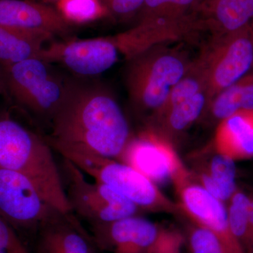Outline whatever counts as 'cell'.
<instances>
[{
  "mask_svg": "<svg viewBox=\"0 0 253 253\" xmlns=\"http://www.w3.org/2000/svg\"></svg>",
  "mask_w": 253,
  "mask_h": 253,
  "instance_id": "obj_32",
  "label": "cell"
},
{
  "mask_svg": "<svg viewBox=\"0 0 253 253\" xmlns=\"http://www.w3.org/2000/svg\"><path fill=\"white\" fill-rule=\"evenodd\" d=\"M186 242L190 253H225L220 243L209 229L194 223L188 229Z\"/></svg>",
  "mask_w": 253,
  "mask_h": 253,
  "instance_id": "obj_25",
  "label": "cell"
},
{
  "mask_svg": "<svg viewBox=\"0 0 253 253\" xmlns=\"http://www.w3.org/2000/svg\"><path fill=\"white\" fill-rule=\"evenodd\" d=\"M234 162L225 155L216 152L203 170L192 174L193 178L197 179L198 184L216 199L226 202L237 188Z\"/></svg>",
  "mask_w": 253,
  "mask_h": 253,
  "instance_id": "obj_18",
  "label": "cell"
},
{
  "mask_svg": "<svg viewBox=\"0 0 253 253\" xmlns=\"http://www.w3.org/2000/svg\"><path fill=\"white\" fill-rule=\"evenodd\" d=\"M62 158L59 168L63 187L76 216L92 224L136 215L139 208L129 200L101 183L89 182L77 166Z\"/></svg>",
  "mask_w": 253,
  "mask_h": 253,
  "instance_id": "obj_7",
  "label": "cell"
},
{
  "mask_svg": "<svg viewBox=\"0 0 253 253\" xmlns=\"http://www.w3.org/2000/svg\"><path fill=\"white\" fill-rule=\"evenodd\" d=\"M54 37L0 26V65L14 64L38 58L40 53Z\"/></svg>",
  "mask_w": 253,
  "mask_h": 253,
  "instance_id": "obj_17",
  "label": "cell"
},
{
  "mask_svg": "<svg viewBox=\"0 0 253 253\" xmlns=\"http://www.w3.org/2000/svg\"><path fill=\"white\" fill-rule=\"evenodd\" d=\"M1 27L65 36L71 27L58 9L33 0H0Z\"/></svg>",
  "mask_w": 253,
  "mask_h": 253,
  "instance_id": "obj_13",
  "label": "cell"
},
{
  "mask_svg": "<svg viewBox=\"0 0 253 253\" xmlns=\"http://www.w3.org/2000/svg\"><path fill=\"white\" fill-rule=\"evenodd\" d=\"M0 253H33L19 234L0 216Z\"/></svg>",
  "mask_w": 253,
  "mask_h": 253,
  "instance_id": "obj_26",
  "label": "cell"
},
{
  "mask_svg": "<svg viewBox=\"0 0 253 253\" xmlns=\"http://www.w3.org/2000/svg\"><path fill=\"white\" fill-rule=\"evenodd\" d=\"M4 92L37 121L50 125L67 89L68 79L44 60L0 65Z\"/></svg>",
  "mask_w": 253,
  "mask_h": 253,
  "instance_id": "obj_4",
  "label": "cell"
},
{
  "mask_svg": "<svg viewBox=\"0 0 253 253\" xmlns=\"http://www.w3.org/2000/svg\"><path fill=\"white\" fill-rule=\"evenodd\" d=\"M253 109V73L226 88L213 99L211 111L218 120L225 119L241 110Z\"/></svg>",
  "mask_w": 253,
  "mask_h": 253,
  "instance_id": "obj_20",
  "label": "cell"
},
{
  "mask_svg": "<svg viewBox=\"0 0 253 253\" xmlns=\"http://www.w3.org/2000/svg\"><path fill=\"white\" fill-rule=\"evenodd\" d=\"M214 146L216 152L235 161L253 158V109L241 110L221 121Z\"/></svg>",
  "mask_w": 253,
  "mask_h": 253,
  "instance_id": "obj_16",
  "label": "cell"
},
{
  "mask_svg": "<svg viewBox=\"0 0 253 253\" xmlns=\"http://www.w3.org/2000/svg\"><path fill=\"white\" fill-rule=\"evenodd\" d=\"M208 5L219 35L238 31L253 20V0H213Z\"/></svg>",
  "mask_w": 253,
  "mask_h": 253,
  "instance_id": "obj_19",
  "label": "cell"
},
{
  "mask_svg": "<svg viewBox=\"0 0 253 253\" xmlns=\"http://www.w3.org/2000/svg\"><path fill=\"white\" fill-rule=\"evenodd\" d=\"M182 214L191 222L204 226L216 236L225 253H246L231 231L224 202L194 180L176 191Z\"/></svg>",
  "mask_w": 253,
  "mask_h": 253,
  "instance_id": "obj_12",
  "label": "cell"
},
{
  "mask_svg": "<svg viewBox=\"0 0 253 253\" xmlns=\"http://www.w3.org/2000/svg\"><path fill=\"white\" fill-rule=\"evenodd\" d=\"M118 160L155 184H172L176 191L194 180L170 141L154 130L132 137Z\"/></svg>",
  "mask_w": 253,
  "mask_h": 253,
  "instance_id": "obj_9",
  "label": "cell"
},
{
  "mask_svg": "<svg viewBox=\"0 0 253 253\" xmlns=\"http://www.w3.org/2000/svg\"><path fill=\"white\" fill-rule=\"evenodd\" d=\"M189 16L173 18L149 17L141 18L134 28L111 37L120 52L128 60L152 47L161 40L176 38L183 31L194 26Z\"/></svg>",
  "mask_w": 253,
  "mask_h": 253,
  "instance_id": "obj_14",
  "label": "cell"
},
{
  "mask_svg": "<svg viewBox=\"0 0 253 253\" xmlns=\"http://www.w3.org/2000/svg\"><path fill=\"white\" fill-rule=\"evenodd\" d=\"M126 85L131 102L136 109L157 114L173 86L187 72L180 56L154 46L129 59Z\"/></svg>",
  "mask_w": 253,
  "mask_h": 253,
  "instance_id": "obj_5",
  "label": "cell"
},
{
  "mask_svg": "<svg viewBox=\"0 0 253 253\" xmlns=\"http://www.w3.org/2000/svg\"><path fill=\"white\" fill-rule=\"evenodd\" d=\"M57 9L69 23L89 22L107 13L100 0H61Z\"/></svg>",
  "mask_w": 253,
  "mask_h": 253,
  "instance_id": "obj_23",
  "label": "cell"
},
{
  "mask_svg": "<svg viewBox=\"0 0 253 253\" xmlns=\"http://www.w3.org/2000/svg\"><path fill=\"white\" fill-rule=\"evenodd\" d=\"M208 99L206 91H201L184 102L158 113L169 130L181 131L189 127L201 116Z\"/></svg>",
  "mask_w": 253,
  "mask_h": 253,
  "instance_id": "obj_21",
  "label": "cell"
},
{
  "mask_svg": "<svg viewBox=\"0 0 253 253\" xmlns=\"http://www.w3.org/2000/svg\"><path fill=\"white\" fill-rule=\"evenodd\" d=\"M253 65V27L251 23L238 31L219 35L196 66L204 78L208 98L247 74Z\"/></svg>",
  "mask_w": 253,
  "mask_h": 253,
  "instance_id": "obj_8",
  "label": "cell"
},
{
  "mask_svg": "<svg viewBox=\"0 0 253 253\" xmlns=\"http://www.w3.org/2000/svg\"><path fill=\"white\" fill-rule=\"evenodd\" d=\"M213 1V0H207V3L211 2V1Z\"/></svg>",
  "mask_w": 253,
  "mask_h": 253,
  "instance_id": "obj_31",
  "label": "cell"
},
{
  "mask_svg": "<svg viewBox=\"0 0 253 253\" xmlns=\"http://www.w3.org/2000/svg\"><path fill=\"white\" fill-rule=\"evenodd\" d=\"M36 236L49 241L61 253H97L92 236L73 212H59L44 221Z\"/></svg>",
  "mask_w": 253,
  "mask_h": 253,
  "instance_id": "obj_15",
  "label": "cell"
},
{
  "mask_svg": "<svg viewBox=\"0 0 253 253\" xmlns=\"http://www.w3.org/2000/svg\"><path fill=\"white\" fill-rule=\"evenodd\" d=\"M228 202L229 205L226 210L228 221L231 231L246 251L249 230L251 196H248L244 191L236 188Z\"/></svg>",
  "mask_w": 253,
  "mask_h": 253,
  "instance_id": "obj_22",
  "label": "cell"
},
{
  "mask_svg": "<svg viewBox=\"0 0 253 253\" xmlns=\"http://www.w3.org/2000/svg\"><path fill=\"white\" fill-rule=\"evenodd\" d=\"M246 251L247 253H253V196H251V206L248 230L247 241L246 244Z\"/></svg>",
  "mask_w": 253,
  "mask_h": 253,
  "instance_id": "obj_28",
  "label": "cell"
},
{
  "mask_svg": "<svg viewBox=\"0 0 253 253\" xmlns=\"http://www.w3.org/2000/svg\"><path fill=\"white\" fill-rule=\"evenodd\" d=\"M59 212L28 176L0 168V216L18 234L23 231L36 238L41 224Z\"/></svg>",
  "mask_w": 253,
  "mask_h": 253,
  "instance_id": "obj_10",
  "label": "cell"
},
{
  "mask_svg": "<svg viewBox=\"0 0 253 253\" xmlns=\"http://www.w3.org/2000/svg\"><path fill=\"white\" fill-rule=\"evenodd\" d=\"M119 49L112 38L51 42L38 59L57 63L81 78H91L108 71L118 60Z\"/></svg>",
  "mask_w": 253,
  "mask_h": 253,
  "instance_id": "obj_11",
  "label": "cell"
},
{
  "mask_svg": "<svg viewBox=\"0 0 253 253\" xmlns=\"http://www.w3.org/2000/svg\"><path fill=\"white\" fill-rule=\"evenodd\" d=\"M145 0H100L107 12L120 18H128L140 11Z\"/></svg>",
  "mask_w": 253,
  "mask_h": 253,
  "instance_id": "obj_27",
  "label": "cell"
},
{
  "mask_svg": "<svg viewBox=\"0 0 253 253\" xmlns=\"http://www.w3.org/2000/svg\"><path fill=\"white\" fill-rule=\"evenodd\" d=\"M198 0H145L140 11V19L149 17L178 18L186 13Z\"/></svg>",
  "mask_w": 253,
  "mask_h": 253,
  "instance_id": "obj_24",
  "label": "cell"
},
{
  "mask_svg": "<svg viewBox=\"0 0 253 253\" xmlns=\"http://www.w3.org/2000/svg\"><path fill=\"white\" fill-rule=\"evenodd\" d=\"M49 145L73 146L118 160L131 136L114 96L101 83L68 79L62 103L49 125Z\"/></svg>",
  "mask_w": 253,
  "mask_h": 253,
  "instance_id": "obj_1",
  "label": "cell"
},
{
  "mask_svg": "<svg viewBox=\"0 0 253 253\" xmlns=\"http://www.w3.org/2000/svg\"><path fill=\"white\" fill-rule=\"evenodd\" d=\"M52 150L45 138L9 114H0V168L28 176L50 204L72 212Z\"/></svg>",
  "mask_w": 253,
  "mask_h": 253,
  "instance_id": "obj_2",
  "label": "cell"
},
{
  "mask_svg": "<svg viewBox=\"0 0 253 253\" xmlns=\"http://www.w3.org/2000/svg\"><path fill=\"white\" fill-rule=\"evenodd\" d=\"M90 225L98 250L113 253H181L186 243L176 228L138 215Z\"/></svg>",
  "mask_w": 253,
  "mask_h": 253,
  "instance_id": "obj_6",
  "label": "cell"
},
{
  "mask_svg": "<svg viewBox=\"0 0 253 253\" xmlns=\"http://www.w3.org/2000/svg\"><path fill=\"white\" fill-rule=\"evenodd\" d=\"M4 92V85H3L2 80H1V74H0V94Z\"/></svg>",
  "mask_w": 253,
  "mask_h": 253,
  "instance_id": "obj_29",
  "label": "cell"
},
{
  "mask_svg": "<svg viewBox=\"0 0 253 253\" xmlns=\"http://www.w3.org/2000/svg\"><path fill=\"white\" fill-rule=\"evenodd\" d=\"M44 1H56V2H59V1H61V0H44Z\"/></svg>",
  "mask_w": 253,
  "mask_h": 253,
  "instance_id": "obj_30",
  "label": "cell"
},
{
  "mask_svg": "<svg viewBox=\"0 0 253 253\" xmlns=\"http://www.w3.org/2000/svg\"><path fill=\"white\" fill-rule=\"evenodd\" d=\"M50 146L82 172L123 195L139 210L182 214L179 204L163 194L151 179L126 163L73 146L59 144Z\"/></svg>",
  "mask_w": 253,
  "mask_h": 253,
  "instance_id": "obj_3",
  "label": "cell"
}]
</instances>
